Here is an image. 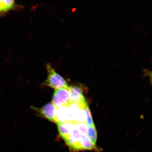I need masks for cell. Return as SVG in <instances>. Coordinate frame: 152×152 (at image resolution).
Returning a JSON list of instances; mask_svg holds the SVG:
<instances>
[{
    "instance_id": "277c9868",
    "label": "cell",
    "mask_w": 152,
    "mask_h": 152,
    "mask_svg": "<svg viewBox=\"0 0 152 152\" xmlns=\"http://www.w3.org/2000/svg\"><path fill=\"white\" fill-rule=\"evenodd\" d=\"M69 90L72 103L79 104L83 107L88 105L80 88L77 86H69Z\"/></svg>"
},
{
    "instance_id": "3957f363",
    "label": "cell",
    "mask_w": 152,
    "mask_h": 152,
    "mask_svg": "<svg viewBox=\"0 0 152 152\" xmlns=\"http://www.w3.org/2000/svg\"><path fill=\"white\" fill-rule=\"evenodd\" d=\"M56 108L52 103L45 104L42 107L36 108L35 110L43 117L52 122L56 123Z\"/></svg>"
},
{
    "instance_id": "5b68a950",
    "label": "cell",
    "mask_w": 152,
    "mask_h": 152,
    "mask_svg": "<svg viewBox=\"0 0 152 152\" xmlns=\"http://www.w3.org/2000/svg\"><path fill=\"white\" fill-rule=\"evenodd\" d=\"M75 123L73 121L57 123L60 135L64 140L69 137L73 132Z\"/></svg>"
},
{
    "instance_id": "7a4b0ae2",
    "label": "cell",
    "mask_w": 152,
    "mask_h": 152,
    "mask_svg": "<svg viewBox=\"0 0 152 152\" xmlns=\"http://www.w3.org/2000/svg\"><path fill=\"white\" fill-rule=\"evenodd\" d=\"M71 103L69 89L61 88L54 91L52 103L56 108L66 106Z\"/></svg>"
},
{
    "instance_id": "6da1fadb",
    "label": "cell",
    "mask_w": 152,
    "mask_h": 152,
    "mask_svg": "<svg viewBox=\"0 0 152 152\" xmlns=\"http://www.w3.org/2000/svg\"><path fill=\"white\" fill-rule=\"evenodd\" d=\"M47 72V77L45 85L55 90L61 88H69V86L62 76L56 71L51 64L45 66Z\"/></svg>"
},
{
    "instance_id": "52a82bcc",
    "label": "cell",
    "mask_w": 152,
    "mask_h": 152,
    "mask_svg": "<svg viewBox=\"0 0 152 152\" xmlns=\"http://www.w3.org/2000/svg\"><path fill=\"white\" fill-rule=\"evenodd\" d=\"M87 136L94 143L96 144L97 133L95 126H89Z\"/></svg>"
},
{
    "instance_id": "8992f818",
    "label": "cell",
    "mask_w": 152,
    "mask_h": 152,
    "mask_svg": "<svg viewBox=\"0 0 152 152\" xmlns=\"http://www.w3.org/2000/svg\"><path fill=\"white\" fill-rule=\"evenodd\" d=\"M14 1L0 0V16L14 9L15 7Z\"/></svg>"
},
{
    "instance_id": "9c48e42d",
    "label": "cell",
    "mask_w": 152,
    "mask_h": 152,
    "mask_svg": "<svg viewBox=\"0 0 152 152\" xmlns=\"http://www.w3.org/2000/svg\"><path fill=\"white\" fill-rule=\"evenodd\" d=\"M83 109H84L86 115L85 123L89 126H95L94 121L93 120L92 115H91L90 110L89 109L88 105L85 106Z\"/></svg>"
},
{
    "instance_id": "ba28073f",
    "label": "cell",
    "mask_w": 152,
    "mask_h": 152,
    "mask_svg": "<svg viewBox=\"0 0 152 152\" xmlns=\"http://www.w3.org/2000/svg\"><path fill=\"white\" fill-rule=\"evenodd\" d=\"M75 128L78 130L81 134L87 136L89 126L85 122L76 123L75 124Z\"/></svg>"
}]
</instances>
